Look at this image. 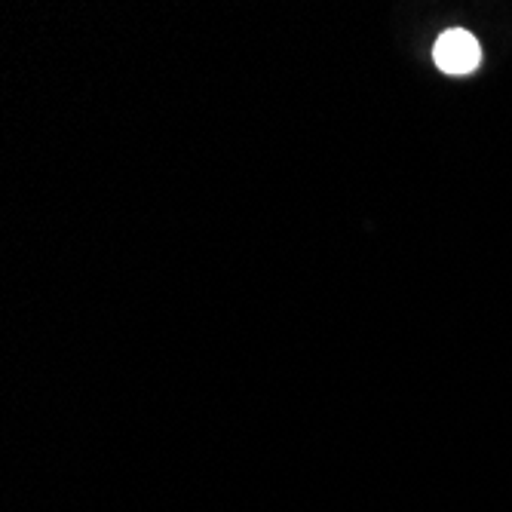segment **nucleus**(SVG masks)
Masks as SVG:
<instances>
[{"instance_id":"obj_1","label":"nucleus","mask_w":512,"mask_h":512,"mask_svg":"<svg viewBox=\"0 0 512 512\" xmlns=\"http://www.w3.org/2000/svg\"><path fill=\"white\" fill-rule=\"evenodd\" d=\"M436 65L445 74H473L482 62V50H479V40L470 31H445L433 50Z\"/></svg>"}]
</instances>
